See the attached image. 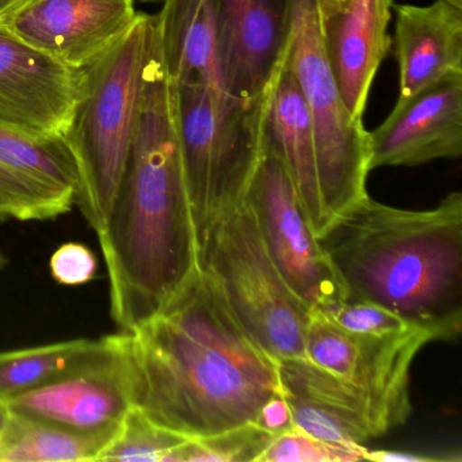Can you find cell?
I'll list each match as a JSON object with an SVG mask.
<instances>
[{"instance_id": "1", "label": "cell", "mask_w": 462, "mask_h": 462, "mask_svg": "<svg viewBox=\"0 0 462 462\" xmlns=\"http://www.w3.org/2000/svg\"><path fill=\"white\" fill-rule=\"evenodd\" d=\"M125 334L134 407L185 437L254 423L281 391L277 361L248 337L201 267L158 313Z\"/></svg>"}, {"instance_id": "2", "label": "cell", "mask_w": 462, "mask_h": 462, "mask_svg": "<svg viewBox=\"0 0 462 462\" xmlns=\"http://www.w3.org/2000/svg\"><path fill=\"white\" fill-rule=\"evenodd\" d=\"M97 236L109 278L110 316L120 332L152 318L199 267L174 85L159 36L125 170Z\"/></svg>"}, {"instance_id": "3", "label": "cell", "mask_w": 462, "mask_h": 462, "mask_svg": "<svg viewBox=\"0 0 462 462\" xmlns=\"http://www.w3.org/2000/svg\"><path fill=\"white\" fill-rule=\"evenodd\" d=\"M320 245L348 301H369L457 342L462 332V194L434 209L407 210L365 196L343 212Z\"/></svg>"}, {"instance_id": "4", "label": "cell", "mask_w": 462, "mask_h": 462, "mask_svg": "<svg viewBox=\"0 0 462 462\" xmlns=\"http://www.w3.org/2000/svg\"><path fill=\"white\" fill-rule=\"evenodd\" d=\"M156 44V15L139 13L128 33L80 72L79 98L63 137L79 178L75 205L97 235L125 170Z\"/></svg>"}, {"instance_id": "5", "label": "cell", "mask_w": 462, "mask_h": 462, "mask_svg": "<svg viewBox=\"0 0 462 462\" xmlns=\"http://www.w3.org/2000/svg\"><path fill=\"white\" fill-rule=\"evenodd\" d=\"M172 85L183 171L199 240L217 218L245 201L263 153L267 97L247 104L202 83Z\"/></svg>"}, {"instance_id": "6", "label": "cell", "mask_w": 462, "mask_h": 462, "mask_svg": "<svg viewBox=\"0 0 462 462\" xmlns=\"http://www.w3.org/2000/svg\"><path fill=\"white\" fill-rule=\"evenodd\" d=\"M199 262L262 350L275 361L307 356L310 310L270 258L247 202L232 208L201 235Z\"/></svg>"}, {"instance_id": "7", "label": "cell", "mask_w": 462, "mask_h": 462, "mask_svg": "<svg viewBox=\"0 0 462 462\" xmlns=\"http://www.w3.org/2000/svg\"><path fill=\"white\" fill-rule=\"evenodd\" d=\"M285 61L312 117L321 197L329 226L367 196L369 132L364 121L351 116L343 104L324 48L318 0H291Z\"/></svg>"}, {"instance_id": "8", "label": "cell", "mask_w": 462, "mask_h": 462, "mask_svg": "<svg viewBox=\"0 0 462 462\" xmlns=\"http://www.w3.org/2000/svg\"><path fill=\"white\" fill-rule=\"evenodd\" d=\"M431 342V335L419 327L388 334H358L312 310L305 354L362 394L381 437L410 419L411 367L419 351Z\"/></svg>"}, {"instance_id": "9", "label": "cell", "mask_w": 462, "mask_h": 462, "mask_svg": "<svg viewBox=\"0 0 462 462\" xmlns=\"http://www.w3.org/2000/svg\"><path fill=\"white\" fill-rule=\"evenodd\" d=\"M245 201L278 272L310 310L347 301L345 283L308 224L285 167L264 145Z\"/></svg>"}, {"instance_id": "10", "label": "cell", "mask_w": 462, "mask_h": 462, "mask_svg": "<svg viewBox=\"0 0 462 462\" xmlns=\"http://www.w3.org/2000/svg\"><path fill=\"white\" fill-rule=\"evenodd\" d=\"M10 412L83 432L116 431L134 407L125 332L106 335L82 364L6 402Z\"/></svg>"}, {"instance_id": "11", "label": "cell", "mask_w": 462, "mask_h": 462, "mask_svg": "<svg viewBox=\"0 0 462 462\" xmlns=\"http://www.w3.org/2000/svg\"><path fill=\"white\" fill-rule=\"evenodd\" d=\"M137 14L136 0H21L0 26L53 60L83 69L128 33Z\"/></svg>"}, {"instance_id": "12", "label": "cell", "mask_w": 462, "mask_h": 462, "mask_svg": "<svg viewBox=\"0 0 462 462\" xmlns=\"http://www.w3.org/2000/svg\"><path fill=\"white\" fill-rule=\"evenodd\" d=\"M80 72L0 26V125L36 137H63L80 93Z\"/></svg>"}, {"instance_id": "13", "label": "cell", "mask_w": 462, "mask_h": 462, "mask_svg": "<svg viewBox=\"0 0 462 462\" xmlns=\"http://www.w3.org/2000/svg\"><path fill=\"white\" fill-rule=\"evenodd\" d=\"M291 0H217L224 90L247 104L263 101L285 60Z\"/></svg>"}, {"instance_id": "14", "label": "cell", "mask_w": 462, "mask_h": 462, "mask_svg": "<svg viewBox=\"0 0 462 462\" xmlns=\"http://www.w3.org/2000/svg\"><path fill=\"white\" fill-rule=\"evenodd\" d=\"M77 164L64 137L0 125V220L47 221L77 202Z\"/></svg>"}, {"instance_id": "15", "label": "cell", "mask_w": 462, "mask_h": 462, "mask_svg": "<svg viewBox=\"0 0 462 462\" xmlns=\"http://www.w3.org/2000/svg\"><path fill=\"white\" fill-rule=\"evenodd\" d=\"M462 155V74L397 99L391 115L369 132V171L415 167Z\"/></svg>"}, {"instance_id": "16", "label": "cell", "mask_w": 462, "mask_h": 462, "mask_svg": "<svg viewBox=\"0 0 462 462\" xmlns=\"http://www.w3.org/2000/svg\"><path fill=\"white\" fill-rule=\"evenodd\" d=\"M277 367L294 427L346 448H361L380 437L366 400L329 370L307 356L280 359Z\"/></svg>"}, {"instance_id": "17", "label": "cell", "mask_w": 462, "mask_h": 462, "mask_svg": "<svg viewBox=\"0 0 462 462\" xmlns=\"http://www.w3.org/2000/svg\"><path fill=\"white\" fill-rule=\"evenodd\" d=\"M263 145L285 167L302 213L313 234L320 237L328 223L321 197L315 131L299 83L285 60L267 93Z\"/></svg>"}, {"instance_id": "18", "label": "cell", "mask_w": 462, "mask_h": 462, "mask_svg": "<svg viewBox=\"0 0 462 462\" xmlns=\"http://www.w3.org/2000/svg\"><path fill=\"white\" fill-rule=\"evenodd\" d=\"M400 99L450 74H462V9L437 0L430 6L392 5Z\"/></svg>"}, {"instance_id": "19", "label": "cell", "mask_w": 462, "mask_h": 462, "mask_svg": "<svg viewBox=\"0 0 462 462\" xmlns=\"http://www.w3.org/2000/svg\"><path fill=\"white\" fill-rule=\"evenodd\" d=\"M388 18L377 0H348L339 12L320 20L324 48L343 104L362 120L370 88L391 39Z\"/></svg>"}, {"instance_id": "20", "label": "cell", "mask_w": 462, "mask_h": 462, "mask_svg": "<svg viewBox=\"0 0 462 462\" xmlns=\"http://www.w3.org/2000/svg\"><path fill=\"white\" fill-rule=\"evenodd\" d=\"M161 5L156 25L170 79L224 90L217 0H163Z\"/></svg>"}, {"instance_id": "21", "label": "cell", "mask_w": 462, "mask_h": 462, "mask_svg": "<svg viewBox=\"0 0 462 462\" xmlns=\"http://www.w3.org/2000/svg\"><path fill=\"white\" fill-rule=\"evenodd\" d=\"M116 431H77L10 412L0 437V462L97 461Z\"/></svg>"}, {"instance_id": "22", "label": "cell", "mask_w": 462, "mask_h": 462, "mask_svg": "<svg viewBox=\"0 0 462 462\" xmlns=\"http://www.w3.org/2000/svg\"><path fill=\"white\" fill-rule=\"evenodd\" d=\"M101 339H72L20 350L0 351V402L6 404L82 364Z\"/></svg>"}, {"instance_id": "23", "label": "cell", "mask_w": 462, "mask_h": 462, "mask_svg": "<svg viewBox=\"0 0 462 462\" xmlns=\"http://www.w3.org/2000/svg\"><path fill=\"white\" fill-rule=\"evenodd\" d=\"M186 439L185 435L159 426L139 408L132 407L97 461L169 462Z\"/></svg>"}, {"instance_id": "24", "label": "cell", "mask_w": 462, "mask_h": 462, "mask_svg": "<svg viewBox=\"0 0 462 462\" xmlns=\"http://www.w3.org/2000/svg\"><path fill=\"white\" fill-rule=\"evenodd\" d=\"M274 435L247 423L217 434L189 438L169 462H258Z\"/></svg>"}, {"instance_id": "25", "label": "cell", "mask_w": 462, "mask_h": 462, "mask_svg": "<svg viewBox=\"0 0 462 462\" xmlns=\"http://www.w3.org/2000/svg\"><path fill=\"white\" fill-rule=\"evenodd\" d=\"M366 448L332 445L293 427L274 435L258 462H354L364 461Z\"/></svg>"}, {"instance_id": "26", "label": "cell", "mask_w": 462, "mask_h": 462, "mask_svg": "<svg viewBox=\"0 0 462 462\" xmlns=\"http://www.w3.org/2000/svg\"><path fill=\"white\" fill-rule=\"evenodd\" d=\"M319 312L323 313L342 328L358 332V334H388V332L404 331L416 327L392 310L369 301H348L347 300Z\"/></svg>"}, {"instance_id": "27", "label": "cell", "mask_w": 462, "mask_h": 462, "mask_svg": "<svg viewBox=\"0 0 462 462\" xmlns=\"http://www.w3.org/2000/svg\"><path fill=\"white\" fill-rule=\"evenodd\" d=\"M50 266L56 282L77 286L90 282L96 277L98 261L88 245L69 242L53 253Z\"/></svg>"}, {"instance_id": "28", "label": "cell", "mask_w": 462, "mask_h": 462, "mask_svg": "<svg viewBox=\"0 0 462 462\" xmlns=\"http://www.w3.org/2000/svg\"><path fill=\"white\" fill-rule=\"evenodd\" d=\"M254 423L258 424L261 429L266 430L272 435H278L293 429V416L282 392H278L264 402Z\"/></svg>"}, {"instance_id": "29", "label": "cell", "mask_w": 462, "mask_h": 462, "mask_svg": "<svg viewBox=\"0 0 462 462\" xmlns=\"http://www.w3.org/2000/svg\"><path fill=\"white\" fill-rule=\"evenodd\" d=\"M365 459L377 462H429L439 461V459L442 461L443 458L420 456V454L412 453V451L369 450V448H366Z\"/></svg>"}, {"instance_id": "30", "label": "cell", "mask_w": 462, "mask_h": 462, "mask_svg": "<svg viewBox=\"0 0 462 462\" xmlns=\"http://www.w3.org/2000/svg\"><path fill=\"white\" fill-rule=\"evenodd\" d=\"M348 4V0H318L319 13H320V20L328 18L329 15L339 12L343 6Z\"/></svg>"}, {"instance_id": "31", "label": "cell", "mask_w": 462, "mask_h": 462, "mask_svg": "<svg viewBox=\"0 0 462 462\" xmlns=\"http://www.w3.org/2000/svg\"><path fill=\"white\" fill-rule=\"evenodd\" d=\"M10 411L5 402H0V437L4 434L5 429H6L7 421H9Z\"/></svg>"}, {"instance_id": "32", "label": "cell", "mask_w": 462, "mask_h": 462, "mask_svg": "<svg viewBox=\"0 0 462 462\" xmlns=\"http://www.w3.org/2000/svg\"><path fill=\"white\" fill-rule=\"evenodd\" d=\"M377 5L381 14L391 20L392 5H394V0H377Z\"/></svg>"}, {"instance_id": "33", "label": "cell", "mask_w": 462, "mask_h": 462, "mask_svg": "<svg viewBox=\"0 0 462 462\" xmlns=\"http://www.w3.org/2000/svg\"><path fill=\"white\" fill-rule=\"evenodd\" d=\"M21 0H0V17H4L13 7L17 6Z\"/></svg>"}, {"instance_id": "34", "label": "cell", "mask_w": 462, "mask_h": 462, "mask_svg": "<svg viewBox=\"0 0 462 462\" xmlns=\"http://www.w3.org/2000/svg\"><path fill=\"white\" fill-rule=\"evenodd\" d=\"M163 0H136V4H144V5H158L162 4Z\"/></svg>"}, {"instance_id": "35", "label": "cell", "mask_w": 462, "mask_h": 462, "mask_svg": "<svg viewBox=\"0 0 462 462\" xmlns=\"http://www.w3.org/2000/svg\"><path fill=\"white\" fill-rule=\"evenodd\" d=\"M7 263L6 256H5L4 251L0 248V269Z\"/></svg>"}]
</instances>
